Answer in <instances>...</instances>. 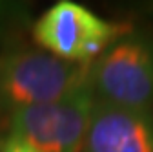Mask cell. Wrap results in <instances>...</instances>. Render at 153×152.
I'll use <instances>...</instances> for the list:
<instances>
[{
  "label": "cell",
  "instance_id": "4",
  "mask_svg": "<svg viewBox=\"0 0 153 152\" xmlns=\"http://www.w3.org/2000/svg\"><path fill=\"white\" fill-rule=\"evenodd\" d=\"M95 106L88 83L68 96L20 108L7 117L9 136L40 152H80Z\"/></svg>",
  "mask_w": 153,
  "mask_h": 152
},
{
  "label": "cell",
  "instance_id": "2",
  "mask_svg": "<svg viewBox=\"0 0 153 152\" xmlns=\"http://www.w3.org/2000/svg\"><path fill=\"white\" fill-rule=\"evenodd\" d=\"M95 103L153 110V35L128 33L88 66Z\"/></svg>",
  "mask_w": 153,
  "mask_h": 152
},
{
  "label": "cell",
  "instance_id": "3",
  "mask_svg": "<svg viewBox=\"0 0 153 152\" xmlns=\"http://www.w3.org/2000/svg\"><path fill=\"white\" fill-rule=\"evenodd\" d=\"M131 28L109 22L89 8L73 0H60L46 9L31 28L33 41L40 48L62 61L89 66Z\"/></svg>",
  "mask_w": 153,
  "mask_h": 152
},
{
  "label": "cell",
  "instance_id": "7",
  "mask_svg": "<svg viewBox=\"0 0 153 152\" xmlns=\"http://www.w3.org/2000/svg\"><path fill=\"white\" fill-rule=\"evenodd\" d=\"M0 152H40V150L31 147L29 143H26L22 139H18V138L7 134L4 138V141L0 143Z\"/></svg>",
  "mask_w": 153,
  "mask_h": 152
},
{
  "label": "cell",
  "instance_id": "6",
  "mask_svg": "<svg viewBox=\"0 0 153 152\" xmlns=\"http://www.w3.org/2000/svg\"><path fill=\"white\" fill-rule=\"evenodd\" d=\"M26 18V9L22 4L0 2V37L11 33L16 26H20Z\"/></svg>",
  "mask_w": 153,
  "mask_h": 152
},
{
  "label": "cell",
  "instance_id": "5",
  "mask_svg": "<svg viewBox=\"0 0 153 152\" xmlns=\"http://www.w3.org/2000/svg\"><path fill=\"white\" fill-rule=\"evenodd\" d=\"M80 152H153V110L95 103Z\"/></svg>",
  "mask_w": 153,
  "mask_h": 152
},
{
  "label": "cell",
  "instance_id": "1",
  "mask_svg": "<svg viewBox=\"0 0 153 152\" xmlns=\"http://www.w3.org/2000/svg\"><path fill=\"white\" fill-rule=\"evenodd\" d=\"M88 66L62 61L40 48L6 44L0 50V110L56 101L86 84Z\"/></svg>",
  "mask_w": 153,
  "mask_h": 152
}]
</instances>
